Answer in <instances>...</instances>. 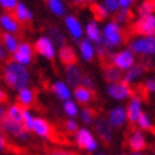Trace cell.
<instances>
[{"instance_id": "1", "label": "cell", "mask_w": 155, "mask_h": 155, "mask_svg": "<svg viewBox=\"0 0 155 155\" xmlns=\"http://www.w3.org/2000/svg\"><path fill=\"white\" fill-rule=\"evenodd\" d=\"M3 80L10 88L21 90L30 84V73L27 67L16 61H9L3 68Z\"/></svg>"}, {"instance_id": "2", "label": "cell", "mask_w": 155, "mask_h": 155, "mask_svg": "<svg viewBox=\"0 0 155 155\" xmlns=\"http://www.w3.org/2000/svg\"><path fill=\"white\" fill-rule=\"evenodd\" d=\"M101 44L111 51L113 48L120 47L124 43V33H122L121 24L117 20H111L104 24L103 30H101Z\"/></svg>"}, {"instance_id": "3", "label": "cell", "mask_w": 155, "mask_h": 155, "mask_svg": "<svg viewBox=\"0 0 155 155\" xmlns=\"http://www.w3.org/2000/svg\"><path fill=\"white\" fill-rule=\"evenodd\" d=\"M130 50L135 56L154 57L155 56V36H137L130 41Z\"/></svg>"}, {"instance_id": "4", "label": "cell", "mask_w": 155, "mask_h": 155, "mask_svg": "<svg viewBox=\"0 0 155 155\" xmlns=\"http://www.w3.org/2000/svg\"><path fill=\"white\" fill-rule=\"evenodd\" d=\"M75 135V144L80 150L85 152H95L98 148V141L94 137V134L90 131L88 128H78V131L74 134Z\"/></svg>"}, {"instance_id": "5", "label": "cell", "mask_w": 155, "mask_h": 155, "mask_svg": "<svg viewBox=\"0 0 155 155\" xmlns=\"http://www.w3.org/2000/svg\"><path fill=\"white\" fill-rule=\"evenodd\" d=\"M0 130L7 134V135L13 137V138H17L20 141H26L28 140V131L26 128L23 127L21 122H17V121H13L5 115V118L0 121Z\"/></svg>"}, {"instance_id": "6", "label": "cell", "mask_w": 155, "mask_h": 155, "mask_svg": "<svg viewBox=\"0 0 155 155\" xmlns=\"http://www.w3.org/2000/svg\"><path fill=\"white\" fill-rule=\"evenodd\" d=\"M135 63H137L135 53L131 51L130 48L120 50V51L114 53L113 56H111V64L115 66L117 68H120L121 71H127L128 68H131Z\"/></svg>"}, {"instance_id": "7", "label": "cell", "mask_w": 155, "mask_h": 155, "mask_svg": "<svg viewBox=\"0 0 155 155\" xmlns=\"http://www.w3.org/2000/svg\"><path fill=\"white\" fill-rule=\"evenodd\" d=\"M134 31L138 36H155V14L138 16L134 23Z\"/></svg>"}, {"instance_id": "8", "label": "cell", "mask_w": 155, "mask_h": 155, "mask_svg": "<svg viewBox=\"0 0 155 155\" xmlns=\"http://www.w3.org/2000/svg\"><path fill=\"white\" fill-rule=\"evenodd\" d=\"M107 94L115 101H124V100L131 98L132 88L131 85L127 84L125 81H118V83H111L107 87Z\"/></svg>"}, {"instance_id": "9", "label": "cell", "mask_w": 155, "mask_h": 155, "mask_svg": "<svg viewBox=\"0 0 155 155\" xmlns=\"http://www.w3.org/2000/svg\"><path fill=\"white\" fill-rule=\"evenodd\" d=\"M144 113V100L141 95H131V98L128 101L127 105V117L128 121L131 124H135L137 120L140 118V115Z\"/></svg>"}, {"instance_id": "10", "label": "cell", "mask_w": 155, "mask_h": 155, "mask_svg": "<svg viewBox=\"0 0 155 155\" xmlns=\"http://www.w3.org/2000/svg\"><path fill=\"white\" fill-rule=\"evenodd\" d=\"M34 48L40 56L47 58V60H53L56 57V46H54V43L51 41V38L48 36L38 37L36 44H34Z\"/></svg>"}, {"instance_id": "11", "label": "cell", "mask_w": 155, "mask_h": 155, "mask_svg": "<svg viewBox=\"0 0 155 155\" xmlns=\"http://www.w3.org/2000/svg\"><path fill=\"white\" fill-rule=\"evenodd\" d=\"M127 142L131 151H145L147 147H148V140H147L145 132L140 128L130 132Z\"/></svg>"}, {"instance_id": "12", "label": "cell", "mask_w": 155, "mask_h": 155, "mask_svg": "<svg viewBox=\"0 0 155 155\" xmlns=\"http://www.w3.org/2000/svg\"><path fill=\"white\" fill-rule=\"evenodd\" d=\"M107 120L110 121V124L114 128H122L125 125V122L128 121L127 117V107H122V105H117V107L111 108L108 111Z\"/></svg>"}, {"instance_id": "13", "label": "cell", "mask_w": 155, "mask_h": 155, "mask_svg": "<svg viewBox=\"0 0 155 155\" xmlns=\"http://www.w3.org/2000/svg\"><path fill=\"white\" fill-rule=\"evenodd\" d=\"M94 128L97 135L103 140L104 142H111L114 137V127L110 124L107 118H97L94 122Z\"/></svg>"}, {"instance_id": "14", "label": "cell", "mask_w": 155, "mask_h": 155, "mask_svg": "<svg viewBox=\"0 0 155 155\" xmlns=\"http://www.w3.org/2000/svg\"><path fill=\"white\" fill-rule=\"evenodd\" d=\"M31 58H33V46L26 41L20 43L19 48L13 53V61L23 66H28L31 63Z\"/></svg>"}, {"instance_id": "15", "label": "cell", "mask_w": 155, "mask_h": 155, "mask_svg": "<svg viewBox=\"0 0 155 155\" xmlns=\"http://www.w3.org/2000/svg\"><path fill=\"white\" fill-rule=\"evenodd\" d=\"M64 24H66L67 31L73 37V40L80 41L81 38H83V36H84V28L81 26L80 20L77 19V17H74V16H66Z\"/></svg>"}, {"instance_id": "16", "label": "cell", "mask_w": 155, "mask_h": 155, "mask_svg": "<svg viewBox=\"0 0 155 155\" xmlns=\"http://www.w3.org/2000/svg\"><path fill=\"white\" fill-rule=\"evenodd\" d=\"M145 74V66L144 64H138L135 63L131 68H128L127 71H124V75H122V81H125L127 84H134L137 81H140Z\"/></svg>"}, {"instance_id": "17", "label": "cell", "mask_w": 155, "mask_h": 155, "mask_svg": "<svg viewBox=\"0 0 155 155\" xmlns=\"http://www.w3.org/2000/svg\"><path fill=\"white\" fill-rule=\"evenodd\" d=\"M83 70L77 64H70V66L66 67V78L68 85L71 87H77V85H81V81H83Z\"/></svg>"}, {"instance_id": "18", "label": "cell", "mask_w": 155, "mask_h": 155, "mask_svg": "<svg viewBox=\"0 0 155 155\" xmlns=\"http://www.w3.org/2000/svg\"><path fill=\"white\" fill-rule=\"evenodd\" d=\"M78 51H80V56L84 61H91L97 54V47L88 38H81L80 44H78Z\"/></svg>"}, {"instance_id": "19", "label": "cell", "mask_w": 155, "mask_h": 155, "mask_svg": "<svg viewBox=\"0 0 155 155\" xmlns=\"http://www.w3.org/2000/svg\"><path fill=\"white\" fill-rule=\"evenodd\" d=\"M73 95H74V100L78 104H83V105H87L93 101L94 98V93L93 90L88 88V87H84V85H77L74 87V91H73Z\"/></svg>"}, {"instance_id": "20", "label": "cell", "mask_w": 155, "mask_h": 155, "mask_svg": "<svg viewBox=\"0 0 155 155\" xmlns=\"http://www.w3.org/2000/svg\"><path fill=\"white\" fill-rule=\"evenodd\" d=\"M0 27L3 28L6 33H13L14 34L20 30V23L13 14L5 13V14L0 16Z\"/></svg>"}, {"instance_id": "21", "label": "cell", "mask_w": 155, "mask_h": 155, "mask_svg": "<svg viewBox=\"0 0 155 155\" xmlns=\"http://www.w3.org/2000/svg\"><path fill=\"white\" fill-rule=\"evenodd\" d=\"M84 34L85 38H88L90 41H93L94 44H101V28H100L98 23L95 20H91L87 23L84 28Z\"/></svg>"}, {"instance_id": "22", "label": "cell", "mask_w": 155, "mask_h": 155, "mask_svg": "<svg viewBox=\"0 0 155 155\" xmlns=\"http://www.w3.org/2000/svg\"><path fill=\"white\" fill-rule=\"evenodd\" d=\"M51 91H53V94L56 95L58 100H61V101L71 100V95H73L70 85L67 84V83H64V81H56V83H53Z\"/></svg>"}, {"instance_id": "23", "label": "cell", "mask_w": 155, "mask_h": 155, "mask_svg": "<svg viewBox=\"0 0 155 155\" xmlns=\"http://www.w3.org/2000/svg\"><path fill=\"white\" fill-rule=\"evenodd\" d=\"M33 132L37 137H40V138H50L51 137V125L44 118L36 117L34 118Z\"/></svg>"}, {"instance_id": "24", "label": "cell", "mask_w": 155, "mask_h": 155, "mask_svg": "<svg viewBox=\"0 0 155 155\" xmlns=\"http://www.w3.org/2000/svg\"><path fill=\"white\" fill-rule=\"evenodd\" d=\"M13 16L19 20V23H28L33 19V13L24 3H17L13 10Z\"/></svg>"}, {"instance_id": "25", "label": "cell", "mask_w": 155, "mask_h": 155, "mask_svg": "<svg viewBox=\"0 0 155 155\" xmlns=\"http://www.w3.org/2000/svg\"><path fill=\"white\" fill-rule=\"evenodd\" d=\"M34 100H36V94H34V91L31 88H21L19 90V93H17V103L20 105H23V107H30V105H33L34 104Z\"/></svg>"}, {"instance_id": "26", "label": "cell", "mask_w": 155, "mask_h": 155, "mask_svg": "<svg viewBox=\"0 0 155 155\" xmlns=\"http://www.w3.org/2000/svg\"><path fill=\"white\" fill-rule=\"evenodd\" d=\"M58 57H60V60L63 64H66V66H70V64H74L75 61H77V54H75L74 48L70 47V46H63L60 47V51H58Z\"/></svg>"}, {"instance_id": "27", "label": "cell", "mask_w": 155, "mask_h": 155, "mask_svg": "<svg viewBox=\"0 0 155 155\" xmlns=\"http://www.w3.org/2000/svg\"><path fill=\"white\" fill-rule=\"evenodd\" d=\"M122 75H124V71H121L120 68H117L115 66H107L104 68V78L107 80L108 84L111 83H118V81L122 80Z\"/></svg>"}, {"instance_id": "28", "label": "cell", "mask_w": 155, "mask_h": 155, "mask_svg": "<svg viewBox=\"0 0 155 155\" xmlns=\"http://www.w3.org/2000/svg\"><path fill=\"white\" fill-rule=\"evenodd\" d=\"M2 43H3L5 48L7 50V53H12V54H13L20 46L19 38L16 37L13 33H3L2 34Z\"/></svg>"}, {"instance_id": "29", "label": "cell", "mask_w": 155, "mask_h": 155, "mask_svg": "<svg viewBox=\"0 0 155 155\" xmlns=\"http://www.w3.org/2000/svg\"><path fill=\"white\" fill-rule=\"evenodd\" d=\"M23 114H24V107L20 105V104H13L7 108L6 111V117L13 120V121H17V122H21L23 124Z\"/></svg>"}, {"instance_id": "30", "label": "cell", "mask_w": 155, "mask_h": 155, "mask_svg": "<svg viewBox=\"0 0 155 155\" xmlns=\"http://www.w3.org/2000/svg\"><path fill=\"white\" fill-rule=\"evenodd\" d=\"M63 111L68 118H75L80 114V108H78V103L73 101V100H67L63 104Z\"/></svg>"}, {"instance_id": "31", "label": "cell", "mask_w": 155, "mask_h": 155, "mask_svg": "<svg viewBox=\"0 0 155 155\" xmlns=\"http://www.w3.org/2000/svg\"><path fill=\"white\" fill-rule=\"evenodd\" d=\"M47 6L50 12L56 16H64L66 14V5L63 0H47Z\"/></svg>"}, {"instance_id": "32", "label": "cell", "mask_w": 155, "mask_h": 155, "mask_svg": "<svg viewBox=\"0 0 155 155\" xmlns=\"http://www.w3.org/2000/svg\"><path fill=\"white\" fill-rule=\"evenodd\" d=\"M135 125L140 130H142V131H151L152 128H154V122H152V120H151V117L148 115L147 113H142L141 115H140V118L137 120Z\"/></svg>"}, {"instance_id": "33", "label": "cell", "mask_w": 155, "mask_h": 155, "mask_svg": "<svg viewBox=\"0 0 155 155\" xmlns=\"http://www.w3.org/2000/svg\"><path fill=\"white\" fill-rule=\"evenodd\" d=\"M48 37L51 38V41L54 43V46H57V47H63V46H64V43H66L63 33H61L60 30L56 28V27L48 28Z\"/></svg>"}, {"instance_id": "34", "label": "cell", "mask_w": 155, "mask_h": 155, "mask_svg": "<svg viewBox=\"0 0 155 155\" xmlns=\"http://www.w3.org/2000/svg\"><path fill=\"white\" fill-rule=\"evenodd\" d=\"M80 120L83 124H85V125H91V124H94L95 122V114L94 111L91 110V108H83V110H80Z\"/></svg>"}, {"instance_id": "35", "label": "cell", "mask_w": 155, "mask_h": 155, "mask_svg": "<svg viewBox=\"0 0 155 155\" xmlns=\"http://www.w3.org/2000/svg\"><path fill=\"white\" fill-rule=\"evenodd\" d=\"M34 115L33 113L28 110V108L24 107V114H23V127L27 130V131H33V125H34Z\"/></svg>"}, {"instance_id": "36", "label": "cell", "mask_w": 155, "mask_h": 155, "mask_svg": "<svg viewBox=\"0 0 155 155\" xmlns=\"http://www.w3.org/2000/svg\"><path fill=\"white\" fill-rule=\"evenodd\" d=\"M93 13L95 14V17L98 20H103V19H107V16L110 13H108V10L104 7L103 3H95V5H93Z\"/></svg>"}, {"instance_id": "37", "label": "cell", "mask_w": 155, "mask_h": 155, "mask_svg": "<svg viewBox=\"0 0 155 155\" xmlns=\"http://www.w3.org/2000/svg\"><path fill=\"white\" fill-rule=\"evenodd\" d=\"M155 9L150 0H142V3L138 7V16H147V14L154 13Z\"/></svg>"}, {"instance_id": "38", "label": "cell", "mask_w": 155, "mask_h": 155, "mask_svg": "<svg viewBox=\"0 0 155 155\" xmlns=\"http://www.w3.org/2000/svg\"><path fill=\"white\" fill-rule=\"evenodd\" d=\"M103 5L108 10V13H117L118 10H120L118 0H103Z\"/></svg>"}, {"instance_id": "39", "label": "cell", "mask_w": 155, "mask_h": 155, "mask_svg": "<svg viewBox=\"0 0 155 155\" xmlns=\"http://www.w3.org/2000/svg\"><path fill=\"white\" fill-rule=\"evenodd\" d=\"M64 128H66L67 132H70V134H75V132L78 131V124L75 121L74 118H68L64 124Z\"/></svg>"}, {"instance_id": "40", "label": "cell", "mask_w": 155, "mask_h": 155, "mask_svg": "<svg viewBox=\"0 0 155 155\" xmlns=\"http://www.w3.org/2000/svg\"><path fill=\"white\" fill-rule=\"evenodd\" d=\"M144 90L150 94H155V77H151V78H147L144 81Z\"/></svg>"}, {"instance_id": "41", "label": "cell", "mask_w": 155, "mask_h": 155, "mask_svg": "<svg viewBox=\"0 0 155 155\" xmlns=\"http://www.w3.org/2000/svg\"><path fill=\"white\" fill-rule=\"evenodd\" d=\"M128 17H130V10H118L117 12V21L120 24H122V23H125L128 20Z\"/></svg>"}, {"instance_id": "42", "label": "cell", "mask_w": 155, "mask_h": 155, "mask_svg": "<svg viewBox=\"0 0 155 155\" xmlns=\"http://www.w3.org/2000/svg\"><path fill=\"white\" fill-rule=\"evenodd\" d=\"M17 0H0V6L3 7V9H6V10H14V7L17 6Z\"/></svg>"}, {"instance_id": "43", "label": "cell", "mask_w": 155, "mask_h": 155, "mask_svg": "<svg viewBox=\"0 0 155 155\" xmlns=\"http://www.w3.org/2000/svg\"><path fill=\"white\" fill-rule=\"evenodd\" d=\"M118 3H120V10H131L135 0H118Z\"/></svg>"}, {"instance_id": "44", "label": "cell", "mask_w": 155, "mask_h": 155, "mask_svg": "<svg viewBox=\"0 0 155 155\" xmlns=\"http://www.w3.org/2000/svg\"><path fill=\"white\" fill-rule=\"evenodd\" d=\"M7 148V141H6V137H5V132L0 130V152L5 151Z\"/></svg>"}, {"instance_id": "45", "label": "cell", "mask_w": 155, "mask_h": 155, "mask_svg": "<svg viewBox=\"0 0 155 155\" xmlns=\"http://www.w3.org/2000/svg\"><path fill=\"white\" fill-rule=\"evenodd\" d=\"M81 85L88 87V88H93L94 83H93V80H91V77H88V75H84V77H83V81H81Z\"/></svg>"}, {"instance_id": "46", "label": "cell", "mask_w": 155, "mask_h": 155, "mask_svg": "<svg viewBox=\"0 0 155 155\" xmlns=\"http://www.w3.org/2000/svg\"><path fill=\"white\" fill-rule=\"evenodd\" d=\"M48 155H75V154L71 152V151H67V150H54Z\"/></svg>"}, {"instance_id": "47", "label": "cell", "mask_w": 155, "mask_h": 155, "mask_svg": "<svg viewBox=\"0 0 155 155\" xmlns=\"http://www.w3.org/2000/svg\"><path fill=\"white\" fill-rule=\"evenodd\" d=\"M6 56H7V50L5 48V46H3V43L0 41V63L5 60Z\"/></svg>"}, {"instance_id": "48", "label": "cell", "mask_w": 155, "mask_h": 155, "mask_svg": "<svg viewBox=\"0 0 155 155\" xmlns=\"http://www.w3.org/2000/svg\"><path fill=\"white\" fill-rule=\"evenodd\" d=\"M131 155H147L145 151H131Z\"/></svg>"}, {"instance_id": "49", "label": "cell", "mask_w": 155, "mask_h": 155, "mask_svg": "<svg viewBox=\"0 0 155 155\" xmlns=\"http://www.w3.org/2000/svg\"><path fill=\"white\" fill-rule=\"evenodd\" d=\"M3 101H6V94L0 90V103H3Z\"/></svg>"}, {"instance_id": "50", "label": "cell", "mask_w": 155, "mask_h": 155, "mask_svg": "<svg viewBox=\"0 0 155 155\" xmlns=\"http://www.w3.org/2000/svg\"><path fill=\"white\" fill-rule=\"evenodd\" d=\"M73 2H74L75 5H84L87 0H73Z\"/></svg>"}, {"instance_id": "51", "label": "cell", "mask_w": 155, "mask_h": 155, "mask_svg": "<svg viewBox=\"0 0 155 155\" xmlns=\"http://www.w3.org/2000/svg\"><path fill=\"white\" fill-rule=\"evenodd\" d=\"M151 3H152V6H154V9H155V0H150Z\"/></svg>"}, {"instance_id": "52", "label": "cell", "mask_w": 155, "mask_h": 155, "mask_svg": "<svg viewBox=\"0 0 155 155\" xmlns=\"http://www.w3.org/2000/svg\"><path fill=\"white\" fill-rule=\"evenodd\" d=\"M95 155H105V154H95Z\"/></svg>"}, {"instance_id": "53", "label": "cell", "mask_w": 155, "mask_h": 155, "mask_svg": "<svg viewBox=\"0 0 155 155\" xmlns=\"http://www.w3.org/2000/svg\"><path fill=\"white\" fill-rule=\"evenodd\" d=\"M151 155H155V151H154V152H152V154H151Z\"/></svg>"}, {"instance_id": "54", "label": "cell", "mask_w": 155, "mask_h": 155, "mask_svg": "<svg viewBox=\"0 0 155 155\" xmlns=\"http://www.w3.org/2000/svg\"><path fill=\"white\" fill-rule=\"evenodd\" d=\"M121 155H125V154H121Z\"/></svg>"}]
</instances>
